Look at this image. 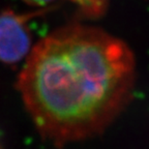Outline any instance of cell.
<instances>
[{
    "label": "cell",
    "mask_w": 149,
    "mask_h": 149,
    "mask_svg": "<svg viewBox=\"0 0 149 149\" xmlns=\"http://www.w3.org/2000/svg\"><path fill=\"white\" fill-rule=\"evenodd\" d=\"M136 59L96 27L68 25L32 47L17 79L37 132L58 148L100 135L133 97Z\"/></svg>",
    "instance_id": "6da1fadb"
},
{
    "label": "cell",
    "mask_w": 149,
    "mask_h": 149,
    "mask_svg": "<svg viewBox=\"0 0 149 149\" xmlns=\"http://www.w3.org/2000/svg\"><path fill=\"white\" fill-rule=\"evenodd\" d=\"M38 14L42 10L31 14L0 10V62L14 65L27 58L32 49L28 21Z\"/></svg>",
    "instance_id": "7a4b0ae2"
},
{
    "label": "cell",
    "mask_w": 149,
    "mask_h": 149,
    "mask_svg": "<svg viewBox=\"0 0 149 149\" xmlns=\"http://www.w3.org/2000/svg\"><path fill=\"white\" fill-rule=\"evenodd\" d=\"M24 2L37 7H44L59 0H23ZM76 4L83 14L89 16H100L107 8V0H66Z\"/></svg>",
    "instance_id": "3957f363"
},
{
    "label": "cell",
    "mask_w": 149,
    "mask_h": 149,
    "mask_svg": "<svg viewBox=\"0 0 149 149\" xmlns=\"http://www.w3.org/2000/svg\"><path fill=\"white\" fill-rule=\"evenodd\" d=\"M0 149H3V145H2V140L0 138Z\"/></svg>",
    "instance_id": "277c9868"
}]
</instances>
